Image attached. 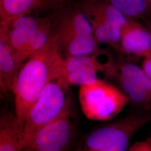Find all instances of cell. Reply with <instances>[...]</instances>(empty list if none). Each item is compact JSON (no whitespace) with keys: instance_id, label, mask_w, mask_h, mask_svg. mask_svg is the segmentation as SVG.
Masks as SVG:
<instances>
[{"instance_id":"cell-19","label":"cell","mask_w":151,"mask_h":151,"mask_svg":"<svg viewBox=\"0 0 151 151\" xmlns=\"http://www.w3.org/2000/svg\"><path fill=\"white\" fill-rule=\"evenodd\" d=\"M141 20L144 24L151 22V0H146L145 11Z\"/></svg>"},{"instance_id":"cell-4","label":"cell","mask_w":151,"mask_h":151,"mask_svg":"<svg viewBox=\"0 0 151 151\" xmlns=\"http://www.w3.org/2000/svg\"><path fill=\"white\" fill-rule=\"evenodd\" d=\"M78 95L82 112L91 120L113 119L129 103L123 92L100 79L80 87Z\"/></svg>"},{"instance_id":"cell-17","label":"cell","mask_w":151,"mask_h":151,"mask_svg":"<svg viewBox=\"0 0 151 151\" xmlns=\"http://www.w3.org/2000/svg\"><path fill=\"white\" fill-rule=\"evenodd\" d=\"M128 151H151V138L137 141L131 146Z\"/></svg>"},{"instance_id":"cell-15","label":"cell","mask_w":151,"mask_h":151,"mask_svg":"<svg viewBox=\"0 0 151 151\" xmlns=\"http://www.w3.org/2000/svg\"><path fill=\"white\" fill-rule=\"evenodd\" d=\"M129 19H142L146 8V0H108Z\"/></svg>"},{"instance_id":"cell-1","label":"cell","mask_w":151,"mask_h":151,"mask_svg":"<svg viewBox=\"0 0 151 151\" xmlns=\"http://www.w3.org/2000/svg\"><path fill=\"white\" fill-rule=\"evenodd\" d=\"M63 58L53 32L47 43L21 66L12 92L15 115L23 128L29 111L44 88L59 77Z\"/></svg>"},{"instance_id":"cell-8","label":"cell","mask_w":151,"mask_h":151,"mask_svg":"<svg viewBox=\"0 0 151 151\" xmlns=\"http://www.w3.org/2000/svg\"><path fill=\"white\" fill-rule=\"evenodd\" d=\"M85 15L100 19L110 29L115 45L114 50L120 55V34L129 19L108 0H82L77 6Z\"/></svg>"},{"instance_id":"cell-9","label":"cell","mask_w":151,"mask_h":151,"mask_svg":"<svg viewBox=\"0 0 151 151\" xmlns=\"http://www.w3.org/2000/svg\"><path fill=\"white\" fill-rule=\"evenodd\" d=\"M120 47L121 56L131 58L146 57L151 54L150 30L138 20L129 19L122 29Z\"/></svg>"},{"instance_id":"cell-16","label":"cell","mask_w":151,"mask_h":151,"mask_svg":"<svg viewBox=\"0 0 151 151\" xmlns=\"http://www.w3.org/2000/svg\"><path fill=\"white\" fill-rule=\"evenodd\" d=\"M98 71L93 69L80 70L66 73L60 76V79L68 86L79 85L80 86L87 85L96 82L99 80L97 76Z\"/></svg>"},{"instance_id":"cell-10","label":"cell","mask_w":151,"mask_h":151,"mask_svg":"<svg viewBox=\"0 0 151 151\" xmlns=\"http://www.w3.org/2000/svg\"><path fill=\"white\" fill-rule=\"evenodd\" d=\"M54 34L60 52L64 53L65 57L103 53L93 35H83L57 27H55Z\"/></svg>"},{"instance_id":"cell-21","label":"cell","mask_w":151,"mask_h":151,"mask_svg":"<svg viewBox=\"0 0 151 151\" xmlns=\"http://www.w3.org/2000/svg\"></svg>"},{"instance_id":"cell-3","label":"cell","mask_w":151,"mask_h":151,"mask_svg":"<svg viewBox=\"0 0 151 151\" xmlns=\"http://www.w3.org/2000/svg\"><path fill=\"white\" fill-rule=\"evenodd\" d=\"M151 121V115L148 111L133 114L95 130L75 151H126L133 135Z\"/></svg>"},{"instance_id":"cell-11","label":"cell","mask_w":151,"mask_h":151,"mask_svg":"<svg viewBox=\"0 0 151 151\" xmlns=\"http://www.w3.org/2000/svg\"><path fill=\"white\" fill-rule=\"evenodd\" d=\"M62 2L63 0H0V24H8L33 11L57 8Z\"/></svg>"},{"instance_id":"cell-12","label":"cell","mask_w":151,"mask_h":151,"mask_svg":"<svg viewBox=\"0 0 151 151\" xmlns=\"http://www.w3.org/2000/svg\"><path fill=\"white\" fill-rule=\"evenodd\" d=\"M20 68L16 64L7 37L6 27L0 24V88L1 93L12 91Z\"/></svg>"},{"instance_id":"cell-5","label":"cell","mask_w":151,"mask_h":151,"mask_svg":"<svg viewBox=\"0 0 151 151\" xmlns=\"http://www.w3.org/2000/svg\"><path fill=\"white\" fill-rule=\"evenodd\" d=\"M114 77L129 102L145 111L151 109V79L141 65L122 58L116 63Z\"/></svg>"},{"instance_id":"cell-18","label":"cell","mask_w":151,"mask_h":151,"mask_svg":"<svg viewBox=\"0 0 151 151\" xmlns=\"http://www.w3.org/2000/svg\"><path fill=\"white\" fill-rule=\"evenodd\" d=\"M141 67L151 79V54L143 58Z\"/></svg>"},{"instance_id":"cell-13","label":"cell","mask_w":151,"mask_h":151,"mask_svg":"<svg viewBox=\"0 0 151 151\" xmlns=\"http://www.w3.org/2000/svg\"><path fill=\"white\" fill-rule=\"evenodd\" d=\"M23 127L15 115L7 113L0 120V151H22Z\"/></svg>"},{"instance_id":"cell-20","label":"cell","mask_w":151,"mask_h":151,"mask_svg":"<svg viewBox=\"0 0 151 151\" xmlns=\"http://www.w3.org/2000/svg\"><path fill=\"white\" fill-rule=\"evenodd\" d=\"M145 25H146L147 27H148V29L150 30V32L151 33V22L145 24Z\"/></svg>"},{"instance_id":"cell-14","label":"cell","mask_w":151,"mask_h":151,"mask_svg":"<svg viewBox=\"0 0 151 151\" xmlns=\"http://www.w3.org/2000/svg\"><path fill=\"white\" fill-rule=\"evenodd\" d=\"M97 57L96 55H79L63 58L60 76L75 70L93 69L112 77L116 63L111 60L102 63L98 60Z\"/></svg>"},{"instance_id":"cell-6","label":"cell","mask_w":151,"mask_h":151,"mask_svg":"<svg viewBox=\"0 0 151 151\" xmlns=\"http://www.w3.org/2000/svg\"><path fill=\"white\" fill-rule=\"evenodd\" d=\"M73 133L70 110L38 130L24 146V151H65Z\"/></svg>"},{"instance_id":"cell-7","label":"cell","mask_w":151,"mask_h":151,"mask_svg":"<svg viewBox=\"0 0 151 151\" xmlns=\"http://www.w3.org/2000/svg\"><path fill=\"white\" fill-rule=\"evenodd\" d=\"M46 19L47 17L27 14L17 17L8 24H0L6 27L9 43L20 68L25 62L24 55L28 45Z\"/></svg>"},{"instance_id":"cell-2","label":"cell","mask_w":151,"mask_h":151,"mask_svg":"<svg viewBox=\"0 0 151 151\" xmlns=\"http://www.w3.org/2000/svg\"><path fill=\"white\" fill-rule=\"evenodd\" d=\"M69 87L57 78L44 88L25 120L23 148L38 130L70 110Z\"/></svg>"}]
</instances>
